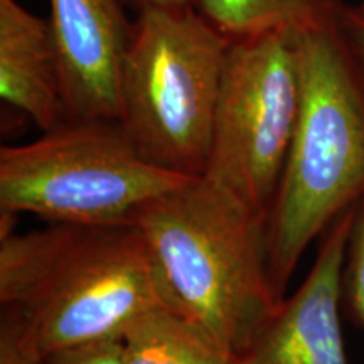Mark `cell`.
<instances>
[{
  "instance_id": "cell-1",
  "label": "cell",
  "mask_w": 364,
  "mask_h": 364,
  "mask_svg": "<svg viewBox=\"0 0 364 364\" xmlns=\"http://www.w3.org/2000/svg\"><path fill=\"white\" fill-rule=\"evenodd\" d=\"M0 304L44 359L122 338L144 312L172 307L139 228L65 223L2 231Z\"/></svg>"
},
{
  "instance_id": "cell-2",
  "label": "cell",
  "mask_w": 364,
  "mask_h": 364,
  "mask_svg": "<svg viewBox=\"0 0 364 364\" xmlns=\"http://www.w3.org/2000/svg\"><path fill=\"white\" fill-rule=\"evenodd\" d=\"M299 115L279 189L263 223L273 290L314 241L364 199V66L338 22L295 33Z\"/></svg>"
},
{
  "instance_id": "cell-3",
  "label": "cell",
  "mask_w": 364,
  "mask_h": 364,
  "mask_svg": "<svg viewBox=\"0 0 364 364\" xmlns=\"http://www.w3.org/2000/svg\"><path fill=\"white\" fill-rule=\"evenodd\" d=\"M171 306L231 358L252 344L282 299L267 265L263 221L238 199L191 177L136 216Z\"/></svg>"
},
{
  "instance_id": "cell-4",
  "label": "cell",
  "mask_w": 364,
  "mask_h": 364,
  "mask_svg": "<svg viewBox=\"0 0 364 364\" xmlns=\"http://www.w3.org/2000/svg\"><path fill=\"white\" fill-rule=\"evenodd\" d=\"M230 44L193 6L136 14L118 124L147 161L204 174Z\"/></svg>"
},
{
  "instance_id": "cell-5",
  "label": "cell",
  "mask_w": 364,
  "mask_h": 364,
  "mask_svg": "<svg viewBox=\"0 0 364 364\" xmlns=\"http://www.w3.org/2000/svg\"><path fill=\"white\" fill-rule=\"evenodd\" d=\"M188 179L147 161L113 120H70L33 142L0 149L2 213L49 223L134 225Z\"/></svg>"
},
{
  "instance_id": "cell-6",
  "label": "cell",
  "mask_w": 364,
  "mask_h": 364,
  "mask_svg": "<svg viewBox=\"0 0 364 364\" xmlns=\"http://www.w3.org/2000/svg\"><path fill=\"white\" fill-rule=\"evenodd\" d=\"M300 103L292 31L231 41L203 177L265 223Z\"/></svg>"
},
{
  "instance_id": "cell-7",
  "label": "cell",
  "mask_w": 364,
  "mask_h": 364,
  "mask_svg": "<svg viewBox=\"0 0 364 364\" xmlns=\"http://www.w3.org/2000/svg\"><path fill=\"white\" fill-rule=\"evenodd\" d=\"M354 209L321 238L306 280L282 302L231 364H348L341 307Z\"/></svg>"
},
{
  "instance_id": "cell-8",
  "label": "cell",
  "mask_w": 364,
  "mask_h": 364,
  "mask_svg": "<svg viewBox=\"0 0 364 364\" xmlns=\"http://www.w3.org/2000/svg\"><path fill=\"white\" fill-rule=\"evenodd\" d=\"M70 120L120 117V80L134 19L122 0H49Z\"/></svg>"
},
{
  "instance_id": "cell-9",
  "label": "cell",
  "mask_w": 364,
  "mask_h": 364,
  "mask_svg": "<svg viewBox=\"0 0 364 364\" xmlns=\"http://www.w3.org/2000/svg\"><path fill=\"white\" fill-rule=\"evenodd\" d=\"M0 97L41 132L68 122L51 22L17 0H0Z\"/></svg>"
},
{
  "instance_id": "cell-10",
  "label": "cell",
  "mask_w": 364,
  "mask_h": 364,
  "mask_svg": "<svg viewBox=\"0 0 364 364\" xmlns=\"http://www.w3.org/2000/svg\"><path fill=\"white\" fill-rule=\"evenodd\" d=\"M125 364H231L206 331L176 309H150L122 334Z\"/></svg>"
},
{
  "instance_id": "cell-11",
  "label": "cell",
  "mask_w": 364,
  "mask_h": 364,
  "mask_svg": "<svg viewBox=\"0 0 364 364\" xmlns=\"http://www.w3.org/2000/svg\"><path fill=\"white\" fill-rule=\"evenodd\" d=\"M193 7L230 41L273 31L317 29L338 22L343 0H193Z\"/></svg>"
},
{
  "instance_id": "cell-12",
  "label": "cell",
  "mask_w": 364,
  "mask_h": 364,
  "mask_svg": "<svg viewBox=\"0 0 364 364\" xmlns=\"http://www.w3.org/2000/svg\"><path fill=\"white\" fill-rule=\"evenodd\" d=\"M343 306L364 329V199L354 208L343 268Z\"/></svg>"
},
{
  "instance_id": "cell-13",
  "label": "cell",
  "mask_w": 364,
  "mask_h": 364,
  "mask_svg": "<svg viewBox=\"0 0 364 364\" xmlns=\"http://www.w3.org/2000/svg\"><path fill=\"white\" fill-rule=\"evenodd\" d=\"M44 364H125L122 338L102 339L63 349L44 359Z\"/></svg>"
},
{
  "instance_id": "cell-14",
  "label": "cell",
  "mask_w": 364,
  "mask_h": 364,
  "mask_svg": "<svg viewBox=\"0 0 364 364\" xmlns=\"http://www.w3.org/2000/svg\"><path fill=\"white\" fill-rule=\"evenodd\" d=\"M0 364H44L19 322L2 312L0 318Z\"/></svg>"
},
{
  "instance_id": "cell-15",
  "label": "cell",
  "mask_w": 364,
  "mask_h": 364,
  "mask_svg": "<svg viewBox=\"0 0 364 364\" xmlns=\"http://www.w3.org/2000/svg\"><path fill=\"white\" fill-rule=\"evenodd\" d=\"M341 24L364 66V16L356 7L344 4L343 11H341Z\"/></svg>"
},
{
  "instance_id": "cell-16",
  "label": "cell",
  "mask_w": 364,
  "mask_h": 364,
  "mask_svg": "<svg viewBox=\"0 0 364 364\" xmlns=\"http://www.w3.org/2000/svg\"><path fill=\"white\" fill-rule=\"evenodd\" d=\"M122 2L135 16L154 9H182L193 6V0H122Z\"/></svg>"
},
{
  "instance_id": "cell-17",
  "label": "cell",
  "mask_w": 364,
  "mask_h": 364,
  "mask_svg": "<svg viewBox=\"0 0 364 364\" xmlns=\"http://www.w3.org/2000/svg\"><path fill=\"white\" fill-rule=\"evenodd\" d=\"M356 9L364 16V0H361V4H359V6H356Z\"/></svg>"
}]
</instances>
